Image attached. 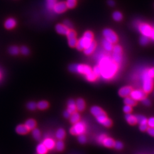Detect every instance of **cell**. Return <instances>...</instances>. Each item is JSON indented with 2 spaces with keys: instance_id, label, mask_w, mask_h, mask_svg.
<instances>
[{
  "instance_id": "db71d44e",
  "label": "cell",
  "mask_w": 154,
  "mask_h": 154,
  "mask_svg": "<svg viewBox=\"0 0 154 154\" xmlns=\"http://www.w3.org/2000/svg\"><path fill=\"white\" fill-rule=\"evenodd\" d=\"M147 131L149 135H150L154 137V128H150V127H149Z\"/></svg>"
},
{
  "instance_id": "b9f144b4",
  "label": "cell",
  "mask_w": 154,
  "mask_h": 154,
  "mask_svg": "<svg viewBox=\"0 0 154 154\" xmlns=\"http://www.w3.org/2000/svg\"><path fill=\"white\" fill-rule=\"evenodd\" d=\"M63 24L65 25L66 28H68L69 30H71V29H73V24L71 23V22L70 21H69V20H68V19L65 20Z\"/></svg>"
},
{
  "instance_id": "7c38bea8",
  "label": "cell",
  "mask_w": 154,
  "mask_h": 154,
  "mask_svg": "<svg viewBox=\"0 0 154 154\" xmlns=\"http://www.w3.org/2000/svg\"><path fill=\"white\" fill-rule=\"evenodd\" d=\"M96 46H97L96 42L92 41L89 45H88L87 47H86L83 49L85 54H86L87 56L91 55L93 53V52L95 51V50L96 49Z\"/></svg>"
},
{
  "instance_id": "2e32d148",
  "label": "cell",
  "mask_w": 154,
  "mask_h": 154,
  "mask_svg": "<svg viewBox=\"0 0 154 154\" xmlns=\"http://www.w3.org/2000/svg\"><path fill=\"white\" fill-rule=\"evenodd\" d=\"M90 112L92 115L95 117L105 113V111H103L100 107H99L98 106H92L90 109Z\"/></svg>"
},
{
  "instance_id": "4dcf8cb0",
  "label": "cell",
  "mask_w": 154,
  "mask_h": 154,
  "mask_svg": "<svg viewBox=\"0 0 154 154\" xmlns=\"http://www.w3.org/2000/svg\"><path fill=\"white\" fill-rule=\"evenodd\" d=\"M55 148L58 151H62L65 148L64 143L62 140H58L57 142H56Z\"/></svg>"
},
{
  "instance_id": "11a10c76",
  "label": "cell",
  "mask_w": 154,
  "mask_h": 154,
  "mask_svg": "<svg viewBox=\"0 0 154 154\" xmlns=\"http://www.w3.org/2000/svg\"><path fill=\"white\" fill-rule=\"evenodd\" d=\"M71 113L70 112H68V110H66V111H64L63 112V116L64 117L66 118H69L70 115H71Z\"/></svg>"
},
{
  "instance_id": "681fc988",
  "label": "cell",
  "mask_w": 154,
  "mask_h": 154,
  "mask_svg": "<svg viewBox=\"0 0 154 154\" xmlns=\"http://www.w3.org/2000/svg\"><path fill=\"white\" fill-rule=\"evenodd\" d=\"M142 103H143V104L144 105H145V106H150V105H151V101H150V100L149 99L147 98H144L142 100Z\"/></svg>"
},
{
  "instance_id": "c3c4849f",
  "label": "cell",
  "mask_w": 154,
  "mask_h": 154,
  "mask_svg": "<svg viewBox=\"0 0 154 154\" xmlns=\"http://www.w3.org/2000/svg\"><path fill=\"white\" fill-rule=\"evenodd\" d=\"M107 137V136L105 134H101L100 135L98 136V137L97 138V141L100 144H102V142L104 141L105 138Z\"/></svg>"
},
{
  "instance_id": "816d5d0a",
  "label": "cell",
  "mask_w": 154,
  "mask_h": 154,
  "mask_svg": "<svg viewBox=\"0 0 154 154\" xmlns=\"http://www.w3.org/2000/svg\"><path fill=\"white\" fill-rule=\"evenodd\" d=\"M148 75L153 78H154V68H150L147 69Z\"/></svg>"
},
{
  "instance_id": "f35d334b",
  "label": "cell",
  "mask_w": 154,
  "mask_h": 154,
  "mask_svg": "<svg viewBox=\"0 0 154 154\" xmlns=\"http://www.w3.org/2000/svg\"><path fill=\"white\" fill-rule=\"evenodd\" d=\"M86 77V78L87 80L89 81H90V82H93V81H95V80H97V76L95 74L93 73V72H92L91 73H90L89 74H88Z\"/></svg>"
},
{
  "instance_id": "ab89813d",
  "label": "cell",
  "mask_w": 154,
  "mask_h": 154,
  "mask_svg": "<svg viewBox=\"0 0 154 154\" xmlns=\"http://www.w3.org/2000/svg\"><path fill=\"white\" fill-rule=\"evenodd\" d=\"M139 42H140L141 45H142V46L147 45L149 42L148 37L142 36V37H141L140 39H139Z\"/></svg>"
},
{
  "instance_id": "8d00e7d4",
  "label": "cell",
  "mask_w": 154,
  "mask_h": 154,
  "mask_svg": "<svg viewBox=\"0 0 154 154\" xmlns=\"http://www.w3.org/2000/svg\"><path fill=\"white\" fill-rule=\"evenodd\" d=\"M77 0H67L66 2V4L68 8L73 9L76 5Z\"/></svg>"
},
{
  "instance_id": "7dc6e473",
  "label": "cell",
  "mask_w": 154,
  "mask_h": 154,
  "mask_svg": "<svg viewBox=\"0 0 154 154\" xmlns=\"http://www.w3.org/2000/svg\"><path fill=\"white\" fill-rule=\"evenodd\" d=\"M148 127L154 128V117H151L147 119Z\"/></svg>"
},
{
  "instance_id": "e575fe53",
  "label": "cell",
  "mask_w": 154,
  "mask_h": 154,
  "mask_svg": "<svg viewBox=\"0 0 154 154\" xmlns=\"http://www.w3.org/2000/svg\"><path fill=\"white\" fill-rule=\"evenodd\" d=\"M108 118L106 116V113H103L100 115H99L98 117H96L97 119V121L98 123H100V124H103V123L105 122V121Z\"/></svg>"
},
{
  "instance_id": "f546056e",
  "label": "cell",
  "mask_w": 154,
  "mask_h": 154,
  "mask_svg": "<svg viewBox=\"0 0 154 154\" xmlns=\"http://www.w3.org/2000/svg\"><path fill=\"white\" fill-rule=\"evenodd\" d=\"M112 19L115 21H121L123 19V15L119 11H115L112 13Z\"/></svg>"
},
{
  "instance_id": "4fadbf2b",
  "label": "cell",
  "mask_w": 154,
  "mask_h": 154,
  "mask_svg": "<svg viewBox=\"0 0 154 154\" xmlns=\"http://www.w3.org/2000/svg\"><path fill=\"white\" fill-rule=\"evenodd\" d=\"M42 143L48 150H52V149L55 148L56 142L52 138H47L43 140Z\"/></svg>"
},
{
  "instance_id": "6da1fadb",
  "label": "cell",
  "mask_w": 154,
  "mask_h": 154,
  "mask_svg": "<svg viewBox=\"0 0 154 154\" xmlns=\"http://www.w3.org/2000/svg\"><path fill=\"white\" fill-rule=\"evenodd\" d=\"M98 65L101 69L100 76L104 80H111L115 77L118 70V65L110 57L102 54L98 58Z\"/></svg>"
},
{
  "instance_id": "836d02e7",
  "label": "cell",
  "mask_w": 154,
  "mask_h": 154,
  "mask_svg": "<svg viewBox=\"0 0 154 154\" xmlns=\"http://www.w3.org/2000/svg\"><path fill=\"white\" fill-rule=\"evenodd\" d=\"M57 0H46V7L49 10H53V7L57 3Z\"/></svg>"
},
{
  "instance_id": "9a60e30c",
  "label": "cell",
  "mask_w": 154,
  "mask_h": 154,
  "mask_svg": "<svg viewBox=\"0 0 154 154\" xmlns=\"http://www.w3.org/2000/svg\"><path fill=\"white\" fill-rule=\"evenodd\" d=\"M125 118L127 123H129L131 125H135L138 123L137 121V116L134 115L133 114H131V113L126 114Z\"/></svg>"
},
{
  "instance_id": "7402d4cb",
  "label": "cell",
  "mask_w": 154,
  "mask_h": 154,
  "mask_svg": "<svg viewBox=\"0 0 154 154\" xmlns=\"http://www.w3.org/2000/svg\"><path fill=\"white\" fill-rule=\"evenodd\" d=\"M114 142H115V141H114L113 139H112L111 138H110V137L107 136L102 142V144L106 147L111 148V147H114Z\"/></svg>"
},
{
  "instance_id": "f907efd6",
  "label": "cell",
  "mask_w": 154,
  "mask_h": 154,
  "mask_svg": "<svg viewBox=\"0 0 154 154\" xmlns=\"http://www.w3.org/2000/svg\"><path fill=\"white\" fill-rule=\"evenodd\" d=\"M105 127H110L112 124V122H111V120L109 118H107L106 121H105V122L102 124Z\"/></svg>"
},
{
  "instance_id": "9f6ffc18",
  "label": "cell",
  "mask_w": 154,
  "mask_h": 154,
  "mask_svg": "<svg viewBox=\"0 0 154 154\" xmlns=\"http://www.w3.org/2000/svg\"><path fill=\"white\" fill-rule=\"evenodd\" d=\"M115 1L114 0H107V4L110 6H114L115 5Z\"/></svg>"
},
{
  "instance_id": "ac0fdd59",
  "label": "cell",
  "mask_w": 154,
  "mask_h": 154,
  "mask_svg": "<svg viewBox=\"0 0 154 154\" xmlns=\"http://www.w3.org/2000/svg\"><path fill=\"white\" fill-rule=\"evenodd\" d=\"M16 25V21L15 19L9 18L7 19L5 22V27L7 29H12Z\"/></svg>"
},
{
  "instance_id": "f1b7e54d",
  "label": "cell",
  "mask_w": 154,
  "mask_h": 154,
  "mask_svg": "<svg viewBox=\"0 0 154 154\" xmlns=\"http://www.w3.org/2000/svg\"><path fill=\"white\" fill-rule=\"evenodd\" d=\"M37 104V107L40 110H45L49 107V103L45 100H41Z\"/></svg>"
},
{
  "instance_id": "52a82bcc",
  "label": "cell",
  "mask_w": 154,
  "mask_h": 154,
  "mask_svg": "<svg viewBox=\"0 0 154 154\" xmlns=\"http://www.w3.org/2000/svg\"><path fill=\"white\" fill-rule=\"evenodd\" d=\"M137 28L142 36L148 38L150 37L153 28H152L149 24L147 23L141 22L137 25Z\"/></svg>"
},
{
  "instance_id": "d590c367",
  "label": "cell",
  "mask_w": 154,
  "mask_h": 154,
  "mask_svg": "<svg viewBox=\"0 0 154 154\" xmlns=\"http://www.w3.org/2000/svg\"><path fill=\"white\" fill-rule=\"evenodd\" d=\"M137 121L140 125L147 124V119L143 115L137 116Z\"/></svg>"
},
{
  "instance_id": "7a4b0ae2",
  "label": "cell",
  "mask_w": 154,
  "mask_h": 154,
  "mask_svg": "<svg viewBox=\"0 0 154 154\" xmlns=\"http://www.w3.org/2000/svg\"><path fill=\"white\" fill-rule=\"evenodd\" d=\"M141 79L142 80L143 90L148 94L151 92L154 87V80L147 73V69H144L141 74Z\"/></svg>"
},
{
  "instance_id": "6f0895ef",
  "label": "cell",
  "mask_w": 154,
  "mask_h": 154,
  "mask_svg": "<svg viewBox=\"0 0 154 154\" xmlns=\"http://www.w3.org/2000/svg\"><path fill=\"white\" fill-rule=\"evenodd\" d=\"M150 38H151L152 39H153L154 41V28H153V31H152V33L151 34V36Z\"/></svg>"
},
{
  "instance_id": "ffe728a7",
  "label": "cell",
  "mask_w": 154,
  "mask_h": 154,
  "mask_svg": "<svg viewBox=\"0 0 154 154\" xmlns=\"http://www.w3.org/2000/svg\"><path fill=\"white\" fill-rule=\"evenodd\" d=\"M16 132L20 135H25L29 132V129L25 126V124H19L16 129Z\"/></svg>"
},
{
  "instance_id": "3957f363",
  "label": "cell",
  "mask_w": 154,
  "mask_h": 154,
  "mask_svg": "<svg viewBox=\"0 0 154 154\" xmlns=\"http://www.w3.org/2000/svg\"><path fill=\"white\" fill-rule=\"evenodd\" d=\"M93 41V34L90 31H86L82 37L77 41L76 45L77 49L79 50H83V49L89 45Z\"/></svg>"
},
{
  "instance_id": "d6a6232c",
  "label": "cell",
  "mask_w": 154,
  "mask_h": 154,
  "mask_svg": "<svg viewBox=\"0 0 154 154\" xmlns=\"http://www.w3.org/2000/svg\"><path fill=\"white\" fill-rule=\"evenodd\" d=\"M68 39V45L71 47V48H74L76 47L77 43V39L76 38V37H72V38H69Z\"/></svg>"
},
{
  "instance_id": "ee69618b",
  "label": "cell",
  "mask_w": 154,
  "mask_h": 154,
  "mask_svg": "<svg viewBox=\"0 0 154 154\" xmlns=\"http://www.w3.org/2000/svg\"><path fill=\"white\" fill-rule=\"evenodd\" d=\"M132 106H129V105H125L123 107V110L126 114H129L131 113L132 111Z\"/></svg>"
},
{
  "instance_id": "8992f818",
  "label": "cell",
  "mask_w": 154,
  "mask_h": 154,
  "mask_svg": "<svg viewBox=\"0 0 154 154\" xmlns=\"http://www.w3.org/2000/svg\"><path fill=\"white\" fill-rule=\"evenodd\" d=\"M111 58L117 65H119L122 61V49L119 45H115L113 47Z\"/></svg>"
},
{
  "instance_id": "1f68e13d",
  "label": "cell",
  "mask_w": 154,
  "mask_h": 154,
  "mask_svg": "<svg viewBox=\"0 0 154 154\" xmlns=\"http://www.w3.org/2000/svg\"><path fill=\"white\" fill-rule=\"evenodd\" d=\"M9 52L10 53V54H11L13 56H16L19 54V49L17 46H11L9 49Z\"/></svg>"
},
{
  "instance_id": "484cf974",
  "label": "cell",
  "mask_w": 154,
  "mask_h": 154,
  "mask_svg": "<svg viewBox=\"0 0 154 154\" xmlns=\"http://www.w3.org/2000/svg\"><path fill=\"white\" fill-rule=\"evenodd\" d=\"M66 135L65 131L63 129H57L56 132V138L58 140H62Z\"/></svg>"
},
{
  "instance_id": "603a6c76",
  "label": "cell",
  "mask_w": 154,
  "mask_h": 154,
  "mask_svg": "<svg viewBox=\"0 0 154 154\" xmlns=\"http://www.w3.org/2000/svg\"><path fill=\"white\" fill-rule=\"evenodd\" d=\"M25 125L29 130H32L36 128V122L33 119H29L25 122Z\"/></svg>"
},
{
  "instance_id": "7bdbcfd3",
  "label": "cell",
  "mask_w": 154,
  "mask_h": 154,
  "mask_svg": "<svg viewBox=\"0 0 154 154\" xmlns=\"http://www.w3.org/2000/svg\"><path fill=\"white\" fill-rule=\"evenodd\" d=\"M114 147L115 149H117V150H120L123 148V143L122 142H119V141L115 142H114Z\"/></svg>"
},
{
  "instance_id": "ba28073f",
  "label": "cell",
  "mask_w": 154,
  "mask_h": 154,
  "mask_svg": "<svg viewBox=\"0 0 154 154\" xmlns=\"http://www.w3.org/2000/svg\"><path fill=\"white\" fill-rule=\"evenodd\" d=\"M103 35L105 39L110 42L111 43H117L118 41V38L116 33L110 29H105L103 31Z\"/></svg>"
},
{
  "instance_id": "74e56055",
  "label": "cell",
  "mask_w": 154,
  "mask_h": 154,
  "mask_svg": "<svg viewBox=\"0 0 154 154\" xmlns=\"http://www.w3.org/2000/svg\"><path fill=\"white\" fill-rule=\"evenodd\" d=\"M27 108L31 111L35 110L37 108V104L34 102H30L27 104Z\"/></svg>"
},
{
  "instance_id": "cb8c5ba5",
  "label": "cell",
  "mask_w": 154,
  "mask_h": 154,
  "mask_svg": "<svg viewBox=\"0 0 154 154\" xmlns=\"http://www.w3.org/2000/svg\"><path fill=\"white\" fill-rule=\"evenodd\" d=\"M36 150L38 154H46L48 151V149L46 147L43 143L39 144L37 146Z\"/></svg>"
},
{
  "instance_id": "8fae6325",
  "label": "cell",
  "mask_w": 154,
  "mask_h": 154,
  "mask_svg": "<svg viewBox=\"0 0 154 154\" xmlns=\"http://www.w3.org/2000/svg\"><path fill=\"white\" fill-rule=\"evenodd\" d=\"M132 90L131 87L129 86H123L121 87L119 90V95L121 97H129L130 95V93L131 92V91Z\"/></svg>"
},
{
  "instance_id": "83f0119b",
  "label": "cell",
  "mask_w": 154,
  "mask_h": 154,
  "mask_svg": "<svg viewBox=\"0 0 154 154\" xmlns=\"http://www.w3.org/2000/svg\"><path fill=\"white\" fill-rule=\"evenodd\" d=\"M124 103L125 105H129L131 106H134L136 105L135 100L129 96L124 98Z\"/></svg>"
},
{
  "instance_id": "d4e9b609",
  "label": "cell",
  "mask_w": 154,
  "mask_h": 154,
  "mask_svg": "<svg viewBox=\"0 0 154 154\" xmlns=\"http://www.w3.org/2000/svg\"><path fill=\"white\" fill-rule=\"evenodd\" d=\"M70 120L71 123H73V124L77 123L80 120V114L76 111L72 113L70 117Z\"/></svg>"
},
{
  "instance_id": "4316f807",
  "label": "cell",
  "mask_w": 154,
  "mask_h": 154,
  "mask_svg": "<svg viewBox=\"0 0 154 154\" xmlns=\"http://www.w3.org/2000/svg\"><path fill=\"white\" fill-rule=\"evenodd\" d=\"M32 135L33 136V138L37 141L40 140L41 138V131H39V129H38L35 128V129H32Z\"/></svg>"
},
{
  "instance_id": "277c9868",
  "label": "cell",
  "mask_w": 154,
  "mask_h": 154,
  "mask_svg": "<svg viewBox=\"0 0 154 154\" xmlns=\"http://www.w3.org/2000/svg\"><path fill=\"white\" fill-rule=\"evenodd\" d=\"M69 70L73 73L84 75L85 76L92 72V68L83 64H73L69 66Z\"/></svg>"
},
{
  "instance_id": "60d3db41",
  "label": "cell",
  "mask_w": 154,
  "mask_h": 154,
  "mask_svg": "<svg viewBox=\"0 0 154 154\" xmlns=\"http://www.w3.org/2000/svg\"><path fill=\"white\" fill-rule=\"evenodd\" d=\"M92 71L93 72L94 74H95L97 77L100 76V74H101V69L99 67V66H96L95 67L93 68L92 69Z\"/></svg>"
},
{
  "instance_id": "bcb514c9",
  "label": "cell",
  "mask_w": 154,
  "mask_h": 154,
  "mask_svg": "<svg viewBox=\"0 0 154 154\" xmlns=\"http://www.w3.org/2000/svg\"><path fill=\"white\" fill-rule=\"evenodd\" d=\"M78 140L79 142H80V143H82V144L85 143L87 141L86 137L83 134H80V135H78Z\"/></svg>"
},
{
  "instance_id": "44dd1931",
  "label": "cell",
  "mask_w": 154,
  "mask_h": 154,
  "mask_svg": "<svg viewBox=\"0 0 154 154\" xmlns=\"http://www.w3.org/2000/svg\"><path fill=\"white\" fill-rule=\"evenodd\" d=\"M68 112H70L71 114L75 112L77 110L76 105H75V101H74L73 99H70L68 100Z\"/></svg>"
},
{
  "instance_id": "f5cc1de1",
  "label": "cell",
  "mask_w": 154,
  "mask_h": 154,
  "mask_svg": "<svg viewBox=\"0 0 154 154\" xmlns=\"http://www.w3.org/2000/svg\"><path fill=\"white\" fill-rule=\"evenodd\" d=\"M148 129V125L147 124H141L139 126V129L141 131H146Z\"/></svg>"
},
{
  "instance_id": "f6af8a7d",
  "label": "cell",
  "mask_w": 154,
  "mask_h": 154,
  "mask_svg": "<svg viewBox=\"0 0 154 154\" xmlns=\"http://www.w3.org/2000/svg\"><path fill=\"white\" fill-rule=\"evenodd\" d=\"M19 51L23 54V55H28L29 53V50L28 49V48L26 46H22L20 49Z\"/></svg>"
},
{
  "instance_id": "5bb4252c",
  "label": "cell",
  "mask_w": 154,
  "mask_h": 154,
  "mask_svg": "<svg viewBox=\"0 0 154 154\" xmlns=\"http://www.w3.org/2000/svg\"><path fill=\"white\" fill-rule=\"evenodd\" d=\"M56 30L57 32L62 35H66L69 31V29L63 24H57L56 25Z\"/></svg>"
},
{
  "instance_id": "30bf717a",
  "label": "cell",
  "mask_w": 154,
  "mask_h": 154,
  "mask_svg": "<svg viewBox=\"0 0 154 154\" xmlns=\"http://www.w3.org/2000/svg\"><path fill=\"white\" fill-rule=\"evenodd\" d=\"M67 6L66 2H57L56 5L53 7V10L54 12L57 14H61L62 13L65 12L67 9Z\"/></svg>"
},
{
  "instance_id": "d6986e66",
  "label": "cell",
  "mask_w": 154,
  "mask_h": 154,
  "mask_svg": "<svg viewBox=\"0 0 154 154\" xmlns=\"http://www.w3.org/2000/svg\"><path fill=\"white\" fill-rule=\"evenodd\" d=\"M102 45L104 48V49L108 52H111L113 49V45L112 43H111L110 42H109V41H107L106 39H103L102 41Z\"/></svg>"
},
{
  "instance_id": "e0dca14e",
  "label": "cell",
  "mask_w": 154,
  "mask_h": 154,
  "mask_svg": "<svg viewBox=\"0 0 154 154\" xmlns=\"http://www.w3.org/2000/svg\"><path fill=\"white\" fill-rule=\"evenodd\" d=\"M75 105L77 110L79 111H83L86 106L84 100L82 98L78 99L77 100V101L75 102Z\"/></svg>"
},
{
  "instance_id": "5b68a950",
  "label": "cell",
  "mask_w": 154,
  "mask_h": 154,
  "mask_svg": "<svg viewBox=\"0 0 154 154\" xmlns=\"http://www.w3.org/2000/svg\"><path fill=\"white\" fill-rule=\"evenodd\" d=\"M86 131V125L83 122L79 121L77 123H75L71 127L70 132L72 135H79L83 134Z\"/></svg>"
},
{
  "instance_id": "9c48e42d",
  "label": "cell",
  "mask_w": 154,
  "mask_h": 154,
  "mask_svg": "<svg viewBox=\"0 0 154 154\" xmlns=\"http://www.w3.org/2000/svg\"><path fill=\"white\" fill-rule=\"evenodd\" d=\"M146 93L144 92L143 90L140 89H135L132 90L130 93L129 97L134 99L135 101L142 100V99L146 97Z\"/></svg>"
}]
</instances>
